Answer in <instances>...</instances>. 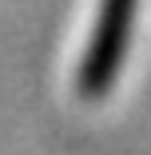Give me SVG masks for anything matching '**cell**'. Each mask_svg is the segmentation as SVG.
Segmentation results:
<instances>
[{
    "instance_id": "1",
    "label": "cell",
    "mask_w": 151,
    "mask_h": 155,
    "mask_svg": "<svg viewBox=\"0 0 151 155\" xmlns=\"http://www.w3.org/2000/svg\"><path fill=\"white\" fill-rule=\"evenodd\" d=\"M139 0H103L100 4V20L92 32V48L84 56V91H103L119 68V56L127 44V28H131V12Z\"/></svg>"
}]
</instances>
